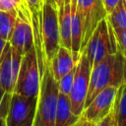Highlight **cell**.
I'll use <instances>...</instances> for the list:
<instances>
[{
  "label": "cell",
  "mask_w": 126,
  "mask_h": 126,
  "mask_svg": "<svg viewBox=\"0 0 126 126\" xmlns=\"http://www.w3.org/2000/svg\"><path fill=\"white\" fill-rule=\"evenodd\" d=\"M40 31L42 37V46L45 56V63L50 64L56 54L59 43V26L58 9L43 1L41 9Z\"/></svg>",
  "instance_id": "cell-5"
},
{
  "label": "cell",
  "mask_w": 126,
  "mask_h": 126,
  "mask_svg": "<svg viewBox=\"0 0 126 126\" xmlns=\"http://www.w3.org/2000/svg\"><path fill=\"white\" fill-rule=\"evenodd\" d=\"M117 50L118 47L113 29L107 22L106 18H104L94 29L82 52L85 53L93 67L109 54L115 53Z\"/></svg>",
  "instance_id": "cell-3"
},
{
  "label": "cell",
  "mask_w": 126,
  "mask_h": 126,
  "mask_svg": "<svg viewBox=\"0 0 126 126\" xmlns=\"http://www.w3.org/2000/svg\"><path fill=\"white\" fill-rule=\"evenodd\" d=\"M73 126H95V124H94V123H92V122H90V121L84 119V117L82 116V117L80 118V120H79L77 123H75Z\"/></svg>",
  "instance_id": "cell-25"
},
{
  "label": "cell",
  "mask_w": 126,
  "mask_h": 126,
  "mask_svg": "<svg viewBox=\"0 0 126 126\" xmlns=\"http://www.w3.org/2000/svg\"><path fill=\"white\" fill-rule=\"evenodd\" d=\"M114 125V118H113V110L100 122L95 124V126H113Z\"/></svg>",
  "instance_id": "cell-23"
},
{
  "label": "cell",
  "mask_w": 126,
  "mask_h": 126,
  "mask_svg": "<svg viewBox=\"0 0 126 126\" xmlns=\"http://www.w3.org/2000/svg\"><path fill=\"white\" fill-rule=\"evenodd\" d=\"M106 20L113 30L126 29V0H119L114 9L106 15Z\"/></svg>",
  "instance_id": "cell-17"
},
{
  "label": "cell",
  "mask_w": 126,
  "mask_h": 126,
  "mask_svg": "<svg viewBox=\"0 0 126 126\" xmlns=\"http://www.w3.org/2000/svg\"><path fill=\"white\" fill-rule=\"evenodd\" d=\"M43 1L46 2V3H48V4H50V5H52V6H54V7H56V8L58 9L57 4H56V1H57V0H43Z\"/></svg>",
  "instance_id": "cell-28"
},
{
  "label": "cell",
  "mask_w": 126,
  "mask_h": 126,
  "mask_svg": "<svg viewBox=\"0 0 126 126\" xmlns=\"http://www.w3.org/2000/svg\"><path fill=\"white\" fill-rule=\"evenodd\" d=\"M76 64L77 63H75L73 59L71 50L66 47L59 46L56 54L48 65L50 67L53 78L55 79V81H58L65 74L71 71L76 66Z\"/></svg>",
  "instance_id": "cell-12"
},
{
  "label": "cell",
  "mask_w": 126,
  "mask_h": 126,
  "mask_svg": "<svg viewBox=\"0 0 126 126\" xmlns=\"http://www.w3.org/2000/svg\"><path fill=\"white\" fill-rule=\"evenodd\" d=\"M117 92L118 88L115 87H108L100 91L84 108L82 112L84 119L94 124H97L104 119L113 110Z\"/></svg>",
  "instance_id": "cell-9"
},
{
  "label": "cell",
  "mask_w": 126,
  "mask_h": 126,
  "mask_svg": "<svg viewBox=\"0 0 126 126\" xmlns=\"http://www.w3.org/2000/svg\"><path fill=\"white\" fill-rule=\"evenodd\" d=\"M9 42L12 49L22 56L33 46V32L31 22V12L25 0H23L20 6L17 8V19Z\"/></svg>",
  "instance_id": "cell-7"
},
{
  "label": "cell",
  "mask_w": 126,
  "mask_h": 126,
  "mask_svg": "<svg viewBox=\"0 0 126 126\" xmlns=\"http://www.w3.org/2000/svg\"><path fill=\"white\" fill-rule=\"evenodd\" d=\"M118 50L126 57V29L113 30Z\"/></svg>",
  "instance_id": "cell-20"
},
{
  "label": "cell",
  "mask_w": 126,
  "mask_h": 126,
  "mask_svg": "<svg viewBox=\"0 0 126 126\" xmlns=\"http://www.w3.org/2000/svg\"><path fill=\"white\" fill-rule=\"evenodd\" d=\"M82 43V22L77 13L76 5L71 0V53L75 63L78 62L81 56Z\"/></svg>",
  "instance_id": "cell-15"
},
{
  "label": "cell",
  "mask_w": 126,
  "mask_h": 126,
  "mask_svg": "<svg viewBox=\"0 0 126 126\" xmlns=\"http://www.w3.org/2000/svg\"><path fill=\"white\" fill-rule=\"evenodd\" d=\"M126 83V57L117 50L92 67L85 107L102 90L108 87L119 88Z\"/></svg>",
  "instance_id": "cell-1"
},
{
  "label": "cell",
  "mask_w": 126,
  "mask_h": 126,
  "mask_svg": "<svg viewBox=\"0 0 126 126\" xmlns=\"http://www.w3.org/2000/svg\"><path fill=\"white\" fill-rule=\"evenodd\" d=\"M33 116H34V115H32V116H30L28 119H26V120H25L23 123H21L19 126H32Z\"/></svg>",
  "instance_id": "cell-27"
},
{
  "label": "cell",
  "mask_w": 126,
  "mask_h": 126,
  "mask_svg": "<svg viewBox=\"0 0 126 126\" xmlns=\"http://www.w3.org/2000/svg\"><path fill=\"white\" fill-rule=\"evenodd\" d=\"M17 19V11L0 10V37L9 41L11 39L15 23Z\"/></svg>",
  "instance_id": "cell-18"
},
{
  "label": "cell",
  "mask_w": 126,
  "mask_h": 126,
  "mask_svg": "<svg viewBox=\"0 0 126 126\" xmlns=\"http://www.w3.org/2000/svg\"><path fill=\"white\" fill-rule=\"evenodd\" d=\"M58 26L60 46L71 50V0H64L58 7Z\"/></svg>",
  "instance_id": "cell-13"
},
{
  "label": "cell",
  "mask_w": 126,
  "mask_h": 126,
  "mask_svg": "<svg viewBox=\"0 0 126 126\" xmlns=\"http://www.w3.org/2000/svg\"><path fill=\"white\" fill-rule=\"evenodd\" d=\"M82 114L76 115L73 113L68 95L59 93L57 98L54 126H73L80 120Z\"/></svg>",
  "instance_id": "cell-14"
},
{
  "label": "cell",
  "mask_w": 126,
  "mask_h": 126,
  "mask_svg": "<svg viewBox=\"0 0 126 126\" xmlns=\"http://www.w3.org/2000/svg\"><path fill=\"white\" fill-rule=\"evenodd\" d=\"M11 94H12L5 93V94L1 100V103H0V126H7L6 115H7V111H8V106H9Z\"/></svg>",
  "instance_id": "cell-21"
},
{
  "label": "cell",
  "mask_w": 126,
  "mask_h": 126,
  "mask_svg": "<svg viewBox=\"0 0 126 126\" xmlns=\"http://www.w3.org/2000/svg\"><path fill=\"white\" fill-rule=\"evenodd\" d=\"M76 10L82 22V43L81 53L85 48L98 23L106 18V11L101 0H73Z\"/></svg>",
  "instance_id": "cell-8"
},
{
  "label": "cell",
  "mask_w": 126,
  "mask_h": 126,
  "mask_svg": "<svg viewBox=\"0 0 126 126\" xmlns=\"http://www.w3.org/2000/svg\"><path fill=\"white\" fill-rule=\"evenodd\" d=\"M102 1V4H103V7L106 11V13H110L114 7L117 5V3L119 2V0H101Z\"/></svg>",
  "instance_id": "cell-24"
},
{
  "label": "cell",
  "mask_w": 126,
  "mask_h": 126,
  "mask_svg": "<svg viewBox=\"0 0 126 126\" xmlns=\"http://www.w3.org/2000/svg\"><path fill=\"white\" fill-rule=\"evenodd\" d=\"M75 69H76V66L71 71H69L67 74H65L61 79L56 81L57 82V87H58V92L60 94H66V95L69 94V93L71 91V88H72L73 80H74Z\"/></svg>",
  "instance_id": "cell-19"
},
{
  "label": "cell",
  "mask_w": 126,
  "mask_h": 126,
  "mask_svg": "<svg viewBox=\"0 0 126 126\" xmlns=\"http://www.w3.org/2000/svg\"><path fill=\"white\" fill-rule=\"evenodd\" d=\"M64 3V0H57L56 1V4H57V7H59V6H61L62 4Z\"/></svg>",
  "instance_id": "cell-30"
},
{
  "label": "cell",
  "mask_w": 126,
  "mask_h": 126,
  "mask_svg": "<svg viewBox=\"0 0 126 126\" xmlns=\"http://www.w3.org/2000/svg\"><path fill=\"white\" fill-rule=\"evenodd\" d=\"M22 55L12 49L9 41L5 46V52L0 62V88L5 93L12 94L15 89Z\"/></svg>",
  "instance_id": "cell-11"
},
{
  "label": "cell",
  "mask_w": 126,
  "mask_h": 126,
  "mask_svg": "<svg viewBox=\"0 0 126 126\" xmlns=\"http://www.w3.org/2000/svg\"><path fill=\"white\" fill-rule=\"evenodd\" d=\"M4 94H5L4 90L0 88V103H1V100H2V98H3V96H4Z\"/></svg>",
  "instance_id": "cell-29"
},
{
  "label": "cell",
  "mask_w": 126,
  "mask_h": 126,
  "mask_svg": "<svg viewBox=\"0 0 126 126\" xmlns=\"http://www.w3.org/2000/svg\"><path fill=\"white\" fill-rule=\"evenodd\" d=\"M40 89V72L34 45L22 56L18 78L13 93L30 97H38Z\"/></svg>",
  "instance_id": "cell-4"
},
{
  "label": "cell",
  "mask_w": 126,
  "mask_h": 126,
  "mask_svg": "<svg viewBox=\"0 0 126 126\" xmlns=\"http://www.w3.org/2000/svg\"><path fill=\"white\" fill-rule=\"evenodd\" d=\"M92 66L85 53H81V56L76 64L74 80L71 91L68 94L71 109L74 114L81 115L85 108V101L88 94L90 77Z\"/></svg>",
  "instance_id": "cell-6"
},
{
  "label": "cell",
  "mask_w": 126,
  "mask_h": 126,
  "mask_svg": "<svg viewBox=\"0 0 126 126\" xmlns=\"http://www.w3.org/2000/svg\"><path fill=\"white\" fill-rule=\"evenodd\" d=\"M113 126H114V125H113Z\"/></svg>",
  "instance_id": "cell-32"
},
{
  "label": "cell",
  "mask_w": 126,
  "mask_h": 126,
  "mask_svg": "<svg viewBox=\"0 0 126 126\" xmlns=\"http://www.w3.org/2000/svg\"><path fill=\"white\" fill-rule=\"evenodd\" d=\"M30 10H41L43 0H25Z\"/></svg>",
  "instance_id": "cell-22"
},
{
  "label": "cell",
  "mask_w": 126,
  "mask_h": 126,
  "mask_svg": "<svg viewBox=\"0 0 126 126\" xmlns=\"http://www.w3.org/2000/svg\"><path fill=\"white\" fill-rule=\"evenodd\" d=\"M37 97H30L12 93L6 115L7 126H19L30 116L34 115Z\"/></svg>",
  "instance_id": "cell-10"
},
{
  "label": "cell",
  "mask_w": 126,
  "mask_h": 126,
  "mask_svg": "<svg viewBox=\"0 0 126 126\" xmlns=\"http://www.w3.org/2000/svg\"><path fill=\"white\" fill-rule=\"evenodd\" d=\"M6 43H7V40H5V39L0 37V62H1V60L3 58V55H4V52H5Z\"/></svg>",
  "instance_id": "cell-26"
},
{
  "label": "cell",
  "mask_w": 126,
  "mask_h": 126,
  "mask_svg": "<svg viewBox=\"0 0 126 126\" xmlns=\"http://www.w3.org/2000/svg\"><path fill=\"white\" fill-rule=\"evenodd\" d=\"M114 126H126V83L118 88L113 107Z\"/></svg>",
  "instance_id": "cell-16"
},
{
  "label": "cell",
  "mask_w": 126,
  "mask_h": 126,
  "mask_svg": "<svg viewBox=\"0 0 126 126\" xmlns=\"http://www.w3.org/2000/svg\"><path fill=\"white\" fill-rule=\"evenodd\" d=\"M0 2H1V0H0Z\"/></svg>",
  "instance_id": "cell-31"
},
{
  "label": "cell",
  "mask_w": 126,
  "mask_h": 126,
  "mask_svg": "<svg viewBox=\"0 0 126 126\" xmlns=\"http://www.w3.org/2000/svg\"><path fill=\"white\" fill-rule=\"evenodd\" d=\"M58 94L59 92L57 82L52 76L49 65L45 63L43 73L40 78V89L37 97L32 126L55 125V113Z\"/></svg>",
  "instance_id": "cell-2"
}]
</instances>
